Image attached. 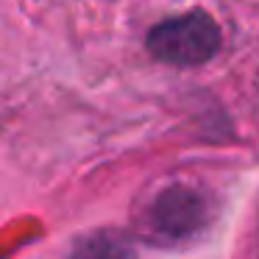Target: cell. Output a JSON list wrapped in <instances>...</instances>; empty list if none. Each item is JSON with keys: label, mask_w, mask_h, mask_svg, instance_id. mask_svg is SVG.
I'll return each mask as SVG.
<instances>
[{"label": "cell", "mask_w": 259, "mask_h": 259, "mask_svg": "<svg viewBox=\"0 0 259 259\" xmlns=\"http://www.w3.org/2000/svg\"><path fill=\"white\" fill-rule=\"evenodd\" d=\"M223 45V34L214 17L203 9L164 20L145 36V48L156 62L170 67H201L212 62Z\"/></svg>", "instance_id": "1"}, {"label": "cell", "mask_w": 259, "mask_h": 259, "mask_svg": "<svg viewBox=\"0 0 259 259\" xmlns=\"http://www.w3.org/2000/svg\"><path fill=\"white\" fill-rule=\"evenodd\" d=\"M214 218V198L201 187L170 184L153 198L148 226L156 237L170 242L198 237Z\"/></svg>", "instance_id": "2"}, {"label": "cell", "mask_w": 259, "mask_h": 259, "mask_svg": "<svg viewBox=\"0 0 259 259\" xmlns=\"http://www.w3.org/2000/svg\"><path fill=\"white\" fill-rule=\"evenodd\" d=\"M64 259H137V245L120 231H90L70 245Z\"/></svg>", "instance_id": "3"}]
</instances>
